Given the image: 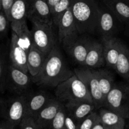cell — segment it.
Listing matches in <instances>:
<instances>
[{"instance_id": "4fadbf2b", "label": "cell", "mask_w": 129, "mask_h": 129, "mask_svg": "<svg viewBox=\"0 0 129 129\" xmlns=\"http://www.w3.org/2000/svg\"><path fill=\"white\" fill-rule=\"evenodd\" d=\"M102 44L105 64L108 67L115 70L121 51L122 42L117 38L111 37L103 38Z\"/></svg>"}, {"instance_id": "4316f807", "label": "cell", "mask_w": 129, "mask_h": 129, "mask_svg": "<svg viewBox=\"0 0 129 129\" xmlns=\"http://www.w3.org/2000/svg\"><path fill=\"white\" fill-rule=\"evenodd\" d=\"M67 110L64 104L61 105L60 108L55 117L53 118L49 126V129H64V120Z\"/></svg>"}, {"instance_id": "f546056e", "label": "cell", "mask_w": 129, "mask_h": 129, "mask_svg": "<svg viewBox=\"0 0 129 129\" xmlns=\"http://www.w3.org/2000/svg\"><path fill=\"white\" fill-rule=\"evenodd\" d=\"M10 21L3 11L0 12V39L5 36L8 30Z\"/></svg>"}, {"instance_id": "277c9868", "label": "cell", "mask_w": 129, "mask_h": 129, "mask_svg": "<svg viewBox=\"0 0 129 129\" xmlns=\"http://www.w3.org/2000/svg\"><path fill=\"white\" fill-rule=\"evenodd\" d=\"M103 107L129 119V83H115L105 98Z\"/></svg>"}, {"instance_id": "2e32d148", "label": "cell", "mask_w": 129, "mask_h": 129, "mask_svg": "<svg viewBox=\"0 0 129 129\" xmlns=\"http://www.w3.org/2000/svg\"><path fill=\"white\" fill-rule=\"evenodd\" d=\"M29 5L30 0H14L10 12L11 27H18L27 22Z\"/></svg>"}, {"instance_id": "d590c367", "label": "cell", "mask_w": 129, "mask_h": 129, "mask_svg": "<svg viewBox=\"0 0 129 129\" xmlns=\"http://www.w3.org/2000/svg\"><path fill=\"white\" fill-rule=\"evenodd\" d=\"M58 2H59V0H46V2L49 5L50 10H51Z\"/></svg>"}, {"instance_id": "30bf717a", "label": "cell", "mask_w": 129, "mask_h": 129, "mask_svg": "<svg viewBox=\"0 0 129 129\" xmlns=\"http://www.w3.org/2000/svg\"><path fill=\"white\" fill-rule=\"evenodd\" d=\"M27 19L53 24L49 5L45 0H30Z\"/></svg>"}, {"instance_id": "f1b7e54d", "label": "cell", "mask_w": 129, "mask_h": 129, "mask_svg": "<svg viewBox=\"0 0 129 129\" xmlns=\"http://www.w3.org/2000/svg\"><path fill=\"white\" fill-rule=\"evenodd\" d=\"M99 118L100 115L98 113L93 111L79 123L78 129H91Z\"/></svg>"}, {"instance_id": "d6a6232c", "label": "cell", "mask_w": 129, "mask_h": 129, "mask_svg": "<svg viewBox=\"0 0 129 129\" xmlns=\"http://www.w3.org/2000/svg\"><path fill=\"white\" fill-rule=\"evenodd\" d=\"M14 0H2V11L5 13L8 20L10 18V12Z\"/></svg>"}, {"instance_id": "7402d4cb", "label": "cell", "mask_w": 129, "mask_h": 129, "mask_svg": "<svg viewBox=\"0 0 129 129\" xmlns=\"http://www.w3.org/2000/svg\"><path fill=\"white\" fill-rule=\"evenodd\" d=\"M99 115L105 129H124L125 119L105 108L99 109Z\"/></svg>"}, {"instance_id": "5b68a950", "label": "cell", "mask_w": 129, "mask_h": 129, "mask_svg": "<svg viewBox=\"0 0 129 129\" xmlns=\"http://www.w3.org/2000/svg\"><path fill=\"white\" fill-rule=\"evenodd\" d=\"M30 30L32 44L39 50L48 55L56 45L52 24L42 23L38 21H30Z\"/></svg>"}, {"instance_id": "9c48e42d", "label": "cell", "mask_w": 129, "mask_h": 129, "mask_svg": "<svg viewBox=\"0 0 129 129\" xmlns=\"http://www.w3.org/2000/svg\"><path fill=\"white\" fill-rule=\"evenodd\" d=\"M32 80L28 74L10 64L7 68L6 90L8 89L17 95L23 94L30 85Z\"/></svg>"}, {"instance_id": "8fae6325", "label": "cell", "mask_w": 129, "mask_h": 129, "mask_svg": "<svg viewBox=\"0 0 129 129\" xmlns=\"http://www.w3.org/2000/svg\"><path fill=\"white\" fill-rule=\"evenodd\" d=\"M62 103L57 99H51L39 110L34 118L39 129L49 128L52 120L55 117Z\"/></svg>"}, {"instance_id": "4dcf8cb0", "label": "cell", "mask_w": 129, "mask_h": 129, "mask_svg": "<svg viewBox=\"0 0 129 129\" xmlns=\"http://www.w3.org/2000/svg\"><path fill=\"white\" fill-rule=\"evenodd\" d=\"M20 129H39L34 118L25 116L19 124Z\"/></svg>"}, {"instance_id": "cb8c5ba5", "label": "cell", "mask_w": 129, "mask_h": 129, "mask_svg": "<svg viewBox=\"0 0 129 129\" xmlns=\"http://www.w3.org/2000/svg\"><path fill=\"white\" fill-rule=\"evenodd\" d=\"M115 70L129 83V48L123 43Z\"/></svg>"}, {"instance_id": "3957f363", "label": "cell", "mask_w": 129, "mask_h": 129, "mask_svg": "<svg viewBox=\"0 0 129 129\" xmlns=\"http://www.w3.org/2000/svg\"><path fill=\"white\" fill-rule=\"evenodd\" d=\"M55 95L57 100L62 103L69 101L94 103L85 84L75 74L56 87Z\"/></svg>"}, {"instance_id": "5bb4252c", "label": "cell", "mask_w": 129, "mask_h": 129, "mask_svg": "<svg viewBox=\"0 0 129 129\" xmlns=\"http://www.w3.org/2000/svg\"><path fill=\"white\" fill-rule=\"evenodd\" d=\"M57 27L58 28V38L61 43L67 38L79 34L71 7L61 17Z\"/></svg>"}, {"instance_id": "52a82bcc", "label": "cell", "mask_w": 129, "mask_h": 129, "mask_svg": "<svg viewBox=\"0 0 129 129\" xmlns=\"http://www.w3.org/2000/svg\"><path fill=\"white\" fill-rule=\"evenodd\" d=\"M74 72L86 86L97 110L103 107L105 99L100 89L98 80L94 72V69L82 67L75 69Z\"/></svg>"}, {"instance_id": "ba28073f", "label": "cell", "mask_w": 129, "mask_h": 129, "mask_svg": "<svg viewBox=\"0 0 129 129\" xmlns=\"http://www.w3.org/2000/svg\"><path fill=\"white\" fill-rule=\"evenodd\" d=\"M80 34L74 36L64 39L61 43L63 47L73 59L83 67L91 40L84 36H79Z\"/></svg>"}, {"instance_id": "ab89813d", "label": "cell", "mask_w": 129, "mask_h": 129, "mask_svg": "<svg viewBox=\"0 0 129 129\" xmlns=\"http://www.w3.org/2000/svg\"><path fill=\"white\" fill-rule=\"evenodd\" d=\"M45 1H46V0H45Z\"/></svg>"}, {"instance_id": "8d00e7d4", "label": "cell", "mask_w": 129, "mask_h": 129, "mask_svg": "<svg viewBox=\"0 0 129 129\" xmlns=\"http://www.w3.org/2000/svg\"><path fill=\"white\" fill-rule=\"evenodd\" d=\"M3 100L0 98V116H2V113H3Z\"/></svg>"}, {"instance_id": "e0dca14e", "label": "cell", "mask_w": 129, "mask_h": 129, "mask_svg": "<svg viewBox=\"0 0 129 129\" xmlns=\"http://www.w3.org/2000/svg\"><path fill=\"white\" fill-rule=\"evenodd\" d=\"M115 18V16L108 10L100 8L97 32L101 35L103 38L113 37V35L116 30Z\"/></svg>"}, {"instance_id": "44dd1931", "label": "cell", "mask_w": 129, "mask_h": 129, "mask_svg": "<svg viewBox=\"0 0 129 129\" xmlns=\"http://www.w3.org/2000/svg\"><path fill=\"white\" fill-rule=\"evenodd\" d=\"M109 11L120 22L129 23V4L124 0H102Z\"/></svg>"}, {"instance_id": "b9f144b4", "label": "cell", "mask_w": 129, "mask_h": 129, "mask_svg": "<svg viewBox=\"0 0 129 129\" xmlns=\"http://www.w3.org/2000/svg\"><path fill=\"white\" fill-rule=\"evenodd\" d=\"M128 24H129V23H128Z\"/></svg>"}, {"instance_id": "9a60e30c", "label": "cell", "mask_w": 129, "mask_h": 129, "mask_svg": "<svg viewBox=\"0 0 129 129\" xmlns=\"http://www.w3.org/2000/svg\"><path fill=\"white\" fill-rule=\"evenodd\" d=\"M105 64L102 43L91 41L82 67L96 69Z\"/></svg>"}, {"instance_id": "d6986e66", "label": "cell", "mask_w": 129, "mask_h": 129, "mask_svg": "<svg viewBox=\"0 0 129 129\" xmlns=\"http://www.w3.org/2000/svg\"><path fill=\"white\" fill-rule=\"evenodd\" d=\"M50 97L45 92L40 91L27 95L25 116L34 118L39 110L48 102Z\"/></svg>"}, {"instance_id": "ffe728a7", "label": "cell", "mask_w": 129, "mask_h": 129, "mask_svg": "<svg viewBox=\"0 0 129 129\" xmlns=\"http://www.w3.org/2000/svg\"><path fill=\"white\" fill-rule=\"evenodd\" d=\"M47 55L41 51L34 44L31 45L27 54V69L30 76L35 77L40 72Z\"/></svg>"}, {"instance_id": "7a4b0ae2", "label": "cell", "mask_w": 129, "mask_h": 129, "mask_svg": "<svg viewBox=\"0 0 129 129\" xmlns=\"http://www.w3.org/2000/svg\"><path fill=\"white\" fill-rule=\"evenodd\" d=\"M71 8L79 34L97 32L100 7L95 0H72Z\"/></svg>"}, {"instance_id": "74e56055", "label": "cell", "mask_w": 129, "mask_h": 129, "mask_svg": "<svg viewBox=\"0 0 129 129\" xmlns=\"http://www.w3.org/2000/svg\"><path fill=\"white\" fill-rule=\"evenodd\" d=\"M2 11V0H0V12Z\"/></svg>"}, {"instance_id": "f35d334b", "label": "cell", "mask_w": 129, "mask_h": 129, "mask_svg": "<svg viewBox=\"0 0 129 129\" xmlns=\"http://www.w3.org/2000/svg\"><path fill=\"white\" fill-rule=\"evenodd\" d=\"M124 1H125V2H126V3H128L129 4V0H124Z\"/></svg>"}, {"instance_id": "1f68e13d", "label": "cell", "mask_w": 129, "mask_h": 129, "mask_svg": "<svg viewBox=\"0 0 129 129\" xmlns=\"http://www.w3.org/2000/svg\"><path fill=\"white\" fill-rule=\"evenodd\" d=\"M79 123L73 118L67 111L64 120V129H78Z\"/></svg>"}, {"instance_id": "6da1fadb", "label": "cell", "mask_w": 129, "mask_h": 129, "mask_svg": "<svg viewBox=\"0 0 129 129\" xmlns=\"http://www.w3.org/2000/svg\"><path fill=\"white\" fill-rule=\"evenodd\" d=\"M74 75L68 67L62 53L57 45L47 55L40 72L32 77L38 85L46 87H56Z\"/></svg>"}, {"instance_id": "484cf974", "label": "cell", "mask_w": 129, "mask_h": 129, "mask_svg": "<svg viewBox=\"0 0 129 129\" xmlns=\"http://www.w3.org/2000/svg\"><path fill=\"white\" fill-rule=\"evenodd\" d=\"M71 3L72 0H59L51 10L53 24L57 26L62 15L71 7Z\"/></svg>"}, {"instance_id": "7c38bea8", "label": "cell", "mask_w": 129, "mask_h": 129, "mask_svg": "<svg viewBox=\"0 0 129 129\" xmlns=\"http://www.w3.org/2000/svg\"><path fill=\"white\" fill-rule=\"evenodd\" d=\"M10 58L11 64L25 74H28L27 69V53L20 46L17 35L13 31L11 38Z\"/></svg>"}, {"instance_id": "8992f818", "label": "cell", "mask_w": 129, "mask_h": 129, "mask_svg": "<svg viewBox=\"0 0 129 129\" xmlns=\"http://www.w3.org/2000/svg\"><path fill=\"white\" fill-rule=\"evenodd\" d=\"M26 101L27 95L25 94L3 100L2 116L15 127L19 125L25 116Z\"/></svg>"}, {"instance_id": "60d3db41", "label": "cell", "mask_w": 129, "mask_h": 129, "mask_svg": "<svg viewBox=\"0 0 129 129\" xmlns=\"http://www.w3.org/2000/svg\"><path fill=\"white\" fill-rule=\"evenodd\" d=\"M0 93H1V92H0Z\"/></svg>"}, {"instance_id": "ac0fdd59", "label": "cell", "mask_w": 129, "mask_h": 129, "mask_svg": "<svg viewBox=\"0 0 129 129\" xmlns=\"http://www.w3.org/2000/svg\"><path fill=\"white\" fill-rule=\"evenodd\" d=\"M68 113L78 123L85 118L94 110H97L92 103L84 101H69L63 103Z\"/></svg>"}, {"instance_id": "d4e9b609", "label": "cell", "mask_w": 129, "mask_h": 129, "mask_svg": "<svg viewBox=\"0 0 129 129\" xmlns=\"http://www.w3.org/2000/svg\"><path fill=\"white\" fill-rule=\"evenodd\" d=\"M11 28L12 31L17 35L18 43L20 46L28 54V51L32 44V41L30 30L28 29L27 22L18 27H11Z\"/></svg>"}, {"instance_id": "83f0119b", "label": "cell", "mask_w": 129, "mask_h": 129, "mask_svg": "<svg viewBox=\"0 0 129 129\" xmlns=\"http://www.w3.org/2000/svg\"><path fill=\"white\" fill-rule=\"evenodd\" d=\"M8 65L6 64L4 54L0 48V92L3 93L6 90V77Z\"/></svg>"}, {"instance_id": "603a6c76", "label": "cell", "mask_w": 129, "mask_h": 129, "mask_svg": "<svg viewBox=\"0 0 129 129\" xmlns=\"http://www.w3.org/2000/svg\"><path fill=\"white\" fill-rule=\"evenodd\" d=\"M94 72L98 80L100 89L104 99L110 92L115 84L113 74L106 69H94Z\"/></svg>"}, {"instance_id": "e575fe53", "label": "cell", "mask_w": 129, "mask_h": 129, "mask_svg": "<svg viewBox=\"0 0 129 129\" xmlns=\"http://www.w3.org/2000/svg\"><path fill=\"white\" fill-rule=\"evenodd\" d=\"M91 129H105L103 125L102 122L101 121L100 117L99 118V120L97 121V122L94 124V125L92 126V128Z\"/></svg>"}, {"instance_id": "836d02e7", "label": "cell", "mask_w": 129, "mask_h": 129, "mask_svg": "<svg viewBox=\"0 0 129 129\" xmlns=\"http://www.w3.org/2000/svg\"><path fill=\"white\" fill-rule=\"evenodd\" d=\"M15 126L7 120L0 122V129H15Z\"/></svg>"}]
</instances>
